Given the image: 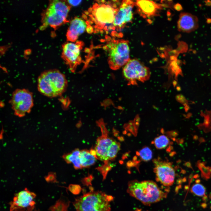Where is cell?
<instances>
[{"label":"cell","instance_id":"6da1fadb","mask_svg":"<svg viewBox=\"0 0 211 211\" xmlns=\"http://www.w3.org/2000/svg\"><path fill=\"white\" fill-rule=\"evenodd\" d=\"M127 191L131 196L147 205L159 201L166 196V193L151 181H131L128 183Z\"/></svg>","mask_w":211,"mask_h":211},{"label":"cell","instance_id":"7a4b0ae2","mask_svg":"<svg viewBox=\"0 0 211 211\" xmlns=\"http://www.w3.org/2000/svg\"><path fill=\"white\" fill-rule=\"evenodd\" d=\"M67 84L64 75L58 70L51 69L43 72L38 77V89L43 95L55 97L63 93Z\"/></svg>","mask_w":211,"mask_h":211},{"label":"cell","instance_id":"3957f363","mask_svg":"<svg viewBox=\"0 0 211 211\" xmlns=\"http://www.w3.org/2000/svg\"><path fill=\"white\" fill-rule=\"evenodd\" d=\"M113 199L111 195L91 190L76 198L73 204L76 211H110Z\"/></svg>","mask_w":211,"mask_h":211},{"label":"cell","instance_id":"277c9868","mask_svg":"<svg viewBox=\"0 0 211 211\" xmlns=\"http://www.w3.org/2000/svg\"><path fill=\"white\" fill-rule=\"evenodd\" d=\"M65 1H51L42 14L41 28L48 26L55 28L65 23L71 7Z\"/></svg>","mask_w":211,"mask_h":211},{"label":"cell","instance_id":"5b68a950","mask_svg":"<svg viewBox=\"0 0 211 211\" xmlns=\"http://www.w3.org/2000/svg\"><path fill=\"white\" fill-rule=\"evenodd\" d=\"M106 47L108 52V64L112 69H119L130 60L128 41L114 40L107 44Z\"/></svg>","mask_w":211,"mask_h":211},{"label":"cell","instance_id":"8992f818","mask_svg":"<svg viewBox=\"0 0 211 211\" xmlns=\"http://www.w3.org/2000/svg\"><path fill=\"white\" fill-rule=\"evenodd\" d=\"M122 73L129 85L137 84V81L144 82L150 76L149 69L136 59H130L124 67Z\"/></svg>","mask_w":211,"mask_h":211},{"label":"cell","instance_id":"52a82bcc","mask_svg":"<svg viewBox=\"0 0 211 211\" xmlns=\"http://www.w3.org/2000/svg\"><path fill=\"white\" fill-rule=\"evenodd\" d=\"M10 102L15 115L23 117L30 113L33 107L32 93L26 89H17L13 93Z\"/></svg>","mask_w":211,"mask_h":211},{"label":"cell","instance_id":"ba28073f","mask_svg":"<svg viewBox=\"0 0 211 211\" xmlns=\"http://www.w3.org/2000/svg\"><path fill=\"white\" fill-rule=\"evenodd\" d=\"M83 45L82 41H78L66 43L62 47V57L73 72L82 62L81 52Z\"/></svg>","mask_w":211,"mask_h":211},{"label":"cell","instance_id":"9c48e42d","mask_svg":"<svg viewBox=\"0 0 211 211\" xmlns=\"http://www.w3.org/2000/svg\"><path fill=\"white\" fill-rule=\"evenodd\" d=\"M97 123L101 128V135L97 138L94 149L98 159L103 161L105 164H108V153L115 140L109 136L108 131L102 120H99Z\"/></svg>","mask_w":211,"mask_h":211},{"label":"cell","instance_id":"30bf717a","mask_svg":"<svg viewBox=\"0 0 211 211\" xmlns=\"http://www.w3.org/2000/svg\"><path fill=\"white\" fill-rule=\"evenodd\" d=\"M36 196L34 193L25 188L15 195L13 201L9 203V211H33Z\"/></svg>","mask_w":211,"mask_h":211},{"label":"cell","instance_id":"8fae6325","mask_svg":"<svg viewBox=\"0 0 211 211\" xmlns=\"http://www.w3.org/2000/svg\"><path fill=\"white\" fill-rule=\"evenodd\" d=\"M154 162V171L157 181L165 186L172 185L174 181L175 173L171 164L159 159H155Z\"/></svg>","mask_w":211,"mask_h":211},{"label":"cell","instance_id":"7c38bea8","mask_svg":"<svg viewBox=\"0 0 211 211\" xmlns=\"http://www.w3.org/2000/svg\"><path fill=\"white\" fill-rule=\"evenodd\" d=\"M135 2L131 0L123 1L117 10L113 22V25L121 28L131 22L133 18V9Z\"/></svg>","mask_w":211,"mask_h":211},{"label":"cell","instance_id":"4fadbf2b","mask_svg":"<svg viewBox=\"0 0 211 211\" xmlns=\"http://www.w3.org/2000/svg\"><path fill=\"white\" fill-rule=\"evenodd\" d=\"M92 13L96 22L99 25L113 23L117 9L110 6L105 4H95L93 6Z\"/></svg>","mask_w":211,"mask_h":211},{"label":"cell","instance_id":"5bb4252c","mask_svg":"<svg viewBox=\"0 0 211 211\" xmlns=\"http://www.w3.org/2000/svg\"><path fill=\"white\" fill-rule=\"evenodd\" d=\"M198 20L194 15L187 13L180 14L178 22V28L179 31L189 33L195 30L198 27Z\"/></svg>","mask_w":211,"mask_h":211},{"label":"cell","instance_id":"9a60e30c","mask_svg":"<svg viewBox=\"0 0 211 211\" xmlns=\"http://www.w3.org/2000/svg\"><path fill=\"white\" fill-rule=\"evenodd\" d=\"M87 27L85 21L79 18H76L71 22L66 36L68 41L74 42L79 36L83 33Z\"/></svg>","mask_w":211,"mask_h":211},{"label":"cell","instance_id":"2e32d148","mask_svg":"<svg viewBox=\"0 0 211 211\" xmlns=\"http://www.w3.org/2000/svg\"><path fill=\"white\" fill-rule=\"evenodd\" d=\"M135 3L139 11L145 17L155 15L161 7L159 4L149 0H137Z\"/></svg>","mask_w":211,"mask_h":211},{"label":"cell","instance_id":"e0dca14e","mask_svg":"<svg viewBox=\"0 0 211 211\" xmlns=\"http://www.w3.org/2000/svg\"><path fill=\"white\" fill-rule=\"evenodd\" d=\"M79 159L82 168L89 167L93 165L98 159L91 153L90 150L87 149L80 150Z\"/></svg>","mask_w":211,"mask_h":211},{"label":"cell","instance_id":"ac0fdd59","mask_svg":"<svg viewBox=\"0 0 211 211\" xmlns=\"http://www.w3.org/2000/svg\"><path fill=\"white\" fill-rule=\"evenodd\" d=\"M80 152L78 149H76L71 152L64 154L63 158L67 163H72L75 169H81L79 159Z\"/></svg>","mask_w":211,"mask_h":211},{"label":"cell","instance_id":"d6986e66","mask_svg":"<svg viewBox=\"0 0 211 211\" xmlns=\"http://www.w3.org/2000/svg\"><path fill=\"white\" fill-rule=\"evenodd\" d=\"M70 202L66 197L60 198L53 205L49 208L50 211H65L67 210Z\"/></svg>","mask_w":211,"mask_h":211},{"label":"cell","instance_id":"ffe728a7","mask_svg":"<svg viewBox=\"0 0 211 211\" xmlns=\"http://www.w3.org/2000/svg\"><path fill=\"white\" fill-rule=\"evenodd\" d=\"M120 143L115 140L111 145L108 154V158L109 161L114 159L116 157L120 149Z\"/></svg>","mask_w":211,"mask_h":211},{"label":"cell","instance_id":"44dd1931","mask_svg":"<svg viewBox=\"0 0 211 211\" xmlns=\"http://www.w3.org/2000/svg\"><path fill=\"white\" fill-rule=\"evenodd\" d=\"M169 140L166 136L161 135L155 138L154 143L156 148L161 149L166 148L169 144Z\"/></svg>","mask_w":211,"mask_h":211},{"label":"cell","instance_id":"7402d4cb","mask_svg":"<svg viewBox=\"0 0 211 211\" xmlns=\"http://www.w3.org/2000/svg\"><path fill=\"white\" fill-rule=\"evenodd\" d=\"M191 191L195 195L201 197L205 195L206 189L202 184L200 183H196L192 186Z\"/></svg>","mask_w":211,"mask_h":211},{"label":"cell","instance_id":"603a6c76","mask_svg":"<svg viewBox=\"0 0 211 211\" xmlns=\"http://www.w3.org/2000/svg\"><path fill=\"white\" fill-rule=\"evenodd\" d=\"M141 159L144 161L150 160L152 157V152L149 148L146 147L143 148L139 152Z\"/></svg>","mask_w":211,"mask_h":211},{"label":"cell","instance_id":"cb8c5ba5","mask_svg":"<svg viewBox=\"0 0 211 211\" xmlns=\"http://www.w3.org/2000/svg\"><path fill=\"white\" fill-rule=\"evenodd\" d=\"M68 189L73 194L76 195L80 193L81 188L79 185L71 184L69 186Z\"/></svg>","mask_w":211,"mask_h":211},{"label":"cell","instance_id":"d4e9b609","mask_svg":"<svg viewBox=\"0 0 211 211\" xmlns=\"http://www.w3.org/2000/svg\"><path fill=\"white\" fill-rule=\"evenodd\" d=\"M178 52L179 53H184L187 52L188 45L187 43L184 42H180L178 43Z\"/></svg>","mask_w":211,"mask_h":211},{"label":"cell","instance_id":"484cf974","mask_svg":"<svg viewBox=\"0 0 211 211\" xmlns=\"http://www.w3.org/2000/svg\"><path fill=\"white\" fill-rule=\"evenodd\" d=\"M45 180L48 182H56V180L55 175L53 173H50L45 178Z\"/></svg>","mask_w":211,"mask_h":211},{"label":"cell","instance_id":"4316f807","mask_svg":"<svg viewBox=\"0 0 211 211\" xmlns=\"http://www.w3.org/2000/svg\"><path fill=\"white\" fill-rule=\"evenodd\" d=\"M68 3L70 5L73 6H76L79 4L81 2V0H68L67 1Z\"/></svg>","mask_w":211,"mask_h":211},{"label":"cell","instance_id":"83f0119b","mask_svg":"<svg viewBox=\"0 0 211 211\" xmlns=\"http://www.w3.org/2000/svg\"><path fill=\"white\" fill-rule=\"evenodd\" d=\"M91 178L92 176H91L85 178L83 181L84 182L83 183L86 184L87 186H88L90 184L91 185Z\"/></svg>","mask_w":211,"mask_h":211},{"label":"cell","instance_id":"f1b7e54d","mask_svg":"<svg viewBox=\"0 0 211 211\" xmlns=\"http://www.w3.org/2000/svg\"><path fill=\"white\" fill-rule=\"evenodd\" d=\"M174 8L176 10L178 11H180L183 9L181 5L179 3L175 4L174 6Z\"/></svg>","mask_w":211,"mask_h":211},{"label":"cell","instance_id":"f546056e","mask_svg":"<svg viewBox=\"0 0 211 211\" xmlns=\"http://www.w3.org/2000/svg\"><path fill=\"white\" fill-rule=\"evenodd\" d=\"M205 4L207 6H211V1L210 0H207L205 1Z\"/></svg>","mask_w":211,"mask_h":211},{"label":"cell","instance_id":"4dcf8cb0","mask_svg":"<svg viewBox=\"0 0 211 211\" xmlns=\"http://www.w3.org/2000/svg\"><path fill=\"white\" fill-rule=\"evenodd\" d=\"M206 22L208 24H210L211 23V19L210 18H207L206 20Z\"/></svg>","mask_w":211,"mask_h":211},{"label":"cell","instance_id":"1f68e13d","mask_svg":"<svg viewBox=\"0 0 211 211\" xmlns=\"http://www.w3.org/2000/svg\"><path fill=\"white\" fill-rule=\"evenodd\" d=\"M185 108L186 110H188L189 108V107L187 105L185 106Z\"/></svg>","mask_w":211,"mask_h":211},{"label":"cell","instance_id":"d6a6232c","mask_svg":"<svg viewBox=\"0 0 211 211\" xmlns=\"http://www.w3.org/2000/svg\"><path fill=\"white\" fill-rule=\"evenodd\" d=\"M33 211H37V210H35L34 211H33Z\"/></svg>","mask_w":211,"mask_h":211},{"label":"cell","instance_id":"836d02e7","mask_svg":"<svg viewBox=\"0 0 211 211\" xmlns=\"http://www.w3.org/2000/svg\"><path fill=\"white\" fill-rule=\"evenodd\" d=\"M140 211V210H137V211Z\"/></svg>","mask_w":211,"mask_h":211},{"label":"cell","instance_id":"e575fe53","mask_svg":"<svg viewBox=\"0 0 211 211\" xmlns=\"http://www.w3.org/2000/svg\"><path fill=\"white\" fill-rule=\"evenodd\" d=\"M65 211H68L67 210H65Z\"/></svg>","mask_w":211,"mask_h":211},{"label":"cell","instance_id":"d590c367","mask_svg":"<svg viewBox=\"0 0 211 211\" xmlns=\"http://www.w3.org/2000/svg\"><path fill=\"white\" fill-rule=\"evenodd\" d=\"M210 73L211 74V71H210Z\"/></svg>","mask_w":211,"mask_h":211},{"label":"cell","instance_id":"8d00e7d4","mask_svg":"<svg viewBox=\"0 0 211 211\" xmlns=\"http://www.w3.org/2000/svg\"></svg>","mask_w":211,"mask_h":211}]
</instances>
